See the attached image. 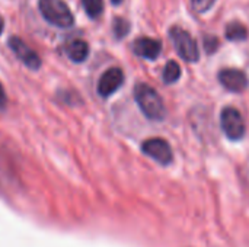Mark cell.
<instances>
[{"instance_id": "6da1fadb", "label": "cell", "mask_w": 249, "mask_h": 247, "mask_svg": "<svg viewBox=\"0 0 249 247\" xmlns=\"http://www.w3.org/2000/svg\"><path fill=\"white\" fill-rule=\"evenodd\" d=\"M134 99L140 111L150 121H162L166 115V109L160 95L147 83H139L134 87Z\"/></svg>"}, {"instance_id": "7a4b0ae2", "label": "cell", "mask_w": 249, "mask_h": 247, "mask_svg": "<svg viewBox=\"0 0 249 247\" xmlns=\"http://www.w3.org/2000/svg\"><path fill=\"white\" fill-rule=\"evenodd\" d=\"M38 9L42 17L57 28H70L74 23V16L63 0H39Z\"/></svg>"}, {"instance_id": "3957f363", "label": "cell", "mask_w": 249, "mask_h": 247, "mask_svg": "<svg viewBox=\"0 0 249 247\" xmlns=\"http://www.w3.org/2000/svg\"><path fill=\"white\" fill-rule=\"evenodd\" d=\"M169 36L172 39V44L179 54V57L188 63H196L200 58V49L196 42V39L182 28L174 26L169 31Z\"/></svg>"}, {"instance_id": "277c9868", "label": "cell", "mask_w": 249, "mask_h": 247, "mask_svg": "<svg viewBox=\"0 0 249 247\" xmlns=\"http://www.w3.org/2000/svg\"><path fill=\"white\" fill-rule=\"evenodd\" d=\"M220 127L223 132L226 134V137L233 141L241 140L247 131V125H245V119L242 114L233 106L223 108L220 114Z\"/></svg>"}, {"instance_id": "5b68a950", "label": "cell", "mask_w": 249, "mask_h": 247, "mask_svg": "<svg viewBox=\"0 0 249 247\" xmlns=\"http://www.w3.org/2000/svg\"><path fill=\"white\" fill-rule=\"evenodd\" d=\"M142 151L158 163L166 166L172 162L174 154L171 144L163 138H149L142 144Z\"/></svg>"}, {"instance_id": "8992f818", "label": "cell", "mask_w": 249, "mask_h": 247, "mask_svg": "<svg viewBox=\"0 0 249 247\" xmlns=\"http://www.w3.org/2000/svg\"><path fill=\"white\" fill-rule=\"evenodd\" d=\"M9 47L15 52V55L31 70H38L41 67V58L39 55L19 36H10L9 38Z\"/></svg>"}, {"instance_id": "52a82bcc", "label": "cell", "mask_w": 249, "mask_h": 247, "mask_svg": "<svg viewBox=\"0 0 249 247\" xmlns=\"http://www.w3.org/2000/svg\"><path fill=\"white\" fill-rule=\"evenodd\" d=\"M124 83V73L118 67H111L108 68L98 82V93L102 98H109L114 95Z\"/></svg>"}, {"instance_id": "ba28073f", "label": "cell", "mask_w": 249, "mask_h": 247, "mask_svg": "<svg viewBox=\"0 0 249 247\" xmlns=\"http://www.w3.org/2000/svg\"><path fill=\"white\" fill-rule=\"evenodd\" d=\"M219 82L226 90L235 92V93H241L248 87L247 74L238 68H223L219 73Z\"/></svg>"}, {"instance_id": "9c48e42d", "label": "cell", "mask_w": 249, "mask_h": 247, "mask_svg": "<svg viewBox=\"0 0 249 247\" xmlns=\"http://www.w3.org/2000/svg\"><path fill=\"white\" fill-rule=\"evenodd\" d=\"M133 51L136 55L143 57L146 60H156L162 51V42L153 38H139L133 44Z\"/></svg>"}, {"instance_id": "30bf717a", "label": "cell", "mask_w": 249, "mask_h": 247, "mask_svg": "<svg viewBox=\"0 0 249 247\" xmlns=\"http://www.w3.org/2000/svg\"><path fill=\"white\" fill-rule=\"evenodd\" d=\"M67 57L74 61V63H82L88 58L89 55V45L86 41L83 39H74L71 42H69L67 48H66Z\"/></svg>"}, {"instance_id": "8fae6325", "label": "cell", "mask_w": 249, "mask_h": 247, "mask_svg": "<svg viewBox=\"0 0 249 247\" xmlns=\"http://www.w3.org/2000/svg\"><path fill=\"white\" fill-rule=\"evenodd\" d=\"M225 35L229 41H245L248 38V29L241 22H231L225 29Z\"/></svg>"}, {"instance_id": "7c38bea8", "label": "cell", "mask_w": 249, "mask_h": 247, "mask_svg": "<svg viewBox=\"0 0 249 247\" xmlns=\"http://www.w3.org/2000/svg\"><path fill=\"white\" fill-rule=\"evenodd\" d=\"M179 77H181V67H179V64L177 61H168L165 68H163V73H162L163 82L168 83V84H172Z\"/></svg>"}, {"instance_id": "4fadbf2b", "label": "cell", "mask_w": 249, "mask_h": 247, "mask_svg": "<svg viewBox=\"0 0 249 247\" xmlns=\"http://www.w3.org/2000/svg\"><path fill=\"white\" fill-rule=\"evenodd\" d=\"M82 4L88 16L92 19L99 17L104 12V0H82Z\"/></svg>"}, {"instance_id": "5bb4252c", "label": "cell", "mask_w": 249, "mask_h": 247, "mask_svg": "<svg viewBox=\"0 0 249 247\" xmlns=\"http://www.w3.org/2000/svg\"><path fill=\"white\" fill-rule=\"evenodd\" d=\"M130 32V23L123 17H115L114 20V33L118 39L124 38Z\"/></svg>"}, {"instance_id": "9a60e30c", "label": "cell", "mask_w": 249, "mask_h": 247, "mask_svg": "<svg viewBox=\"0 0 249 247\" xmlns=\"http://www.w3.org/2000/svg\"><path fill=\"white\" fill-rule=\"evenodd\" d=\"M214 1L216 0H191V4L197 13H204L214 4Z\"/></svg>"}, {"instance_id": "2e32d148", "label": "cell", "mask_w": 249, "mask_h": 247, "mask_svg": "<svg viewBox=\"0 0 249 247\" xmlns=\"http://www.w3.org/2000/svg\"><path fill=\"white\" fill-rule=\"evenodd\" d=\"M217 45H219V41L216 36H206V42H204V47H206V51L209 54L214 52L217 49Z\"/></svg>"}, {"instance_id": "e0dca14e", "label": "cell", "mask_w": 249, "mask_h": 247, "mask_svg": "<svg viewBox=\"0 0 249 247\" xmlns=\"http://www.w3.org/2000/svg\"><path fill=\"white\" fill-rule=\"evenodd\" d=\"M6 103H7L6 92H4V87H3V84L0 83V109H4Z\"/></svg>"}, {"instance_id": "ac0fdd59", "label": "cell", "mask_w": 249, "mask_h": 247, "mask_svg": "<svg viewBox=\"0 0 249 247\" xmlns=\"http://www.w3.org/2000/svg\"><path fill=\"white\" fill-rule=\"evenodd\" d=\"M3 28H4V20H3V17H1V15H0V35H1V32H3Z\"/></svg>"}, {"instance_id": "d6986e66", "label": "cell", "mask_w": 249, "mask_h": 247, "mask_svg": "<svg viewBox=\"0 0 249 247\" xmlns=\"http://www.w3.org/2000/svg\"><path fill=\"white\" fill-rule=\"evenodd\" d=\"M111 1H112L114 4H120V3H121L123 0H111Z\"/></svg>"}]
</instances>
